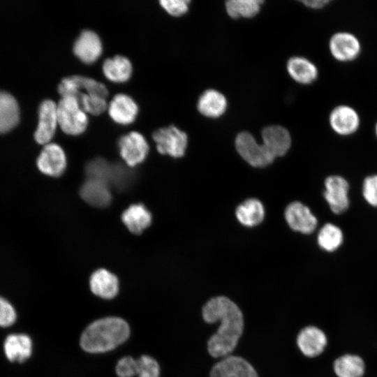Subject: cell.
<instances>
[{"instance_id":"obj_36","label":"cell","mask_w":377,"mask_h":377,"mask_svg":"<svg viewBox=\"0 0 377 377\" xmlns=\"http://www.w3.org/2000/svg\"><path fill=\"white\" fill-rule=\"evenodd\" d=\"M188 0H161V6L170 15L175 17L185 14L188 10Z\"/></svg>"},{"instance_id":"obj_28","label":"cell","mask_w":377,"mask_h":377,"mask_svg":"<svg viewBox=\"0 0 377 377\" xmlns=\"http://www.w3.org/2000/svg\"><path fill=\"white\" fill-rule=\"evenodd\" d=\"M344 239L342 230L337 225L327 223L318 231L317 242L319 247L327 252H334L339 249Z\"/></svg>"},{"instance_id":"obj_1","label":"cell","mask_w":377,"mask_h":377,"mask_svg":"<svg viewBox=\"0 0 377 377\" xmlns=\"http://www.w3.org/2000/svg\"><path fill=\"white\" fill-rule=\"evenodd\" d=\"M202 316L207 323L219 324L207 341L209 354L221 358L231 355L244 330V317L239 306L225 296H217L205 303Z\"/></svg>"},{"instance_id":"obj_35","label":"cell","mask_w":377,"mask_h":377,"mask_svg":"<svg viewBox=\"0 0 377 377\" xmlns=\"http://www.w3.org/2000/svg\"><path fill=\"white\" fill-rule=\"evenodd\" d=\"M362 194L368 205L377 207V174L367 176L364 179Z\"/></svg>"},{"instance_id":"obj_10","label":"cell","mask_w":377,"mask_h":377,"mask_svg":"<svg viewBox=\"0 0 377 377\" xmlns=\"http://www.w3.org/2000/svg\"><path fill=\"white\" fill-rule=\"evenodd\" d=\"M58 125L57 104L50 99L44 100L38 109V124L34 133L36 141L44 145L50 143Z\"/></svg>"},{"instance_id":"obj_33","label":"cell","mask_w":377,"mask_h":377,"mask_svg":"<svg viewBox=\"0 0 377 377\" xmlns=\"http://www.w3.org/2000/svg\"><path fill=\"white\" fill-rule=\"evenodd\" d=\"M58 91L64 96H73L77 98L82 94L80 85V75H71L61 80Z\"/></svg>"},{"instance_id":"obj_32","label":"cell","mask_w":377,"mask_h":377,"mask_svg":"<svg viewBox=\"0 0 377 377\" xmlns=\"http://www.w3.org/2000/svg\"><path fill=\"white\" fill-rule=\"evenodd\" d=\"M78 100L85 112L93 115L102 114L108 105L106 98L96 95L82 94Z\"/></svg>"},{"instance_id":"obj_40","label":"cell","mask_w":377,"mask_h":377,"mask_svg":"<svg viewBox=\"0 0 377 377\" xmlns=\"http://www.w3.org/2000/svg\"><path fill=\"white\" fill-rule=\"evenodd\" d=\"M374 131H375V135H376V136L377 138V121H376V122L375 124Z\"/></svg>"},{"instance_id":"obj_39","label":"cell","mask_w":377,"mask_h":377,"mask_svg":"<svg viewBox=\"0 0 377 377\" xmlns=\"http://www.w3.org/2000/svg\"><path fill=\"white\" fill-rule=\"evenodd\" d=\"M305 6L312 9H320L331 2L330 0H305L301 1Z\"/></svg>"},{"instance_id":"obj_19","label":"cell","mask_w":377,"mask_h":377,"mask_svg":"<svg viewBox=\"0 0 377 377\" xmlns=\"http://www.w3.org/2000/svg\"><path fill=\"white\" fill-rule=\"evenodd\" d=\"M89 285L91 292L103 299H112L119 291L117 277L105 269L95 271L90 277Z\"/></svg>"},{"instance_id":"obj_34","label":"cell","mask_w":377,"mask_h":377,"mask_svg":"<svg viewBox=\"0 0 377 377\" xmlns=\"http://www.w3.org/2000/svg\"><path fill=\"white\" fill-rule=\"evenodd\" d=\"M136 375L138 377H159L160 368L158 362L151 357L142 355L137 359Z\"/></svg>"},{"instance_id":"obj_6","label":"cell","mask_w":377,"mask_h":377,"mask_svg":"<svg viewBox=\"0 0 377 377\" xmlns=\"http://www.w3.org/2000/svg\"><path fill=\"white\" fill-rule=\"evenodd\" d=\"M328 48L332 57L340 62L355 60L362 51L359 38L348 31H339L329 39Z\"/></svg>"},{"instance_id":"obj_4","label":"cell","mask_w":377,"mask_h":377,"mask_svg":"<svg viewBox=\"0 0 377 377\" xmlns=\"http://www.w3.org/2000/svg\"><path fill=\"white\" fill-rule=\"evenodd\" d=\"M157 151L161 154L173 158L182 157L188 144L186 133L175 126H169L157 129L153 133Z\"/></svg>"},{"instance_id":"obj_16","label":"cell","mask_w":377,"mask_h":377,"mask_svg":"<svg viewBox=\"0 0 377 377\" xmlns=\"http://www.w3.org/2000/svg\"><path fill=\"white\" fill-rule=\"evenodd\" d=\"M296 341L300 350L308 357H315L321 354L327 343L325 334L316 326L302 329Z\"/></svg>"},{"instance_id":"obj_11","label":"cell","mask_w":377,"mask_h":377,"mask_svg":"<svg viewBox=\"0 0 377 377\" xmlns=\"http://www.w3.org/2000/svg\"><path fill=\"white\" fill-rule=\"evenodd\" d=\"M38 170L47 176L59 177L66 167V156L62 147L50 142L45 145L36 161Z\"/></svg>"},{"instance_id":"obj_9","label":"cell","mask_w":377,"mask_h":377,"mask_svg":"<svg viewBox=\"0 0 377 377\" xmlns=\"http://www.w3.org/2000/svg\"><path fill=\"white\" fill-rule=\"evenodd\" d=\"M118 147L121 157L129 168L142 163L149 152L145 137L137 131L129 132L120 138Z\"/></svg>"},{"instance_id":"obj_25","label":"cell","mask_w":377,"mask_h":377,"mask_svg":"<svg viewBox=\"0 0 377 377\" xmlns=\"http://www.w3.org/2000/svg\"><path fill=\"white\" fill-rule=\"evenodd\" d=\"M19 107L10 93L0 91V133L11 130L19 121Z\"/></svg>"},{"instance_id":"obj_30","label":"cell","mask_w":377,"mask_h":377,"mask_svg":"<svg viewBox=\"0 0 377 377\" xmlns=\"http://www.w3.org/2000/svg\"><path fill=\"white\" fill-rule=\"evenodd\" d=\"M134 179L133 173L121 164H112L108 184L117 190H124L129 186Z\"/></svg>"},{"instance_id":"obj_14","label":"cell","mask_w":377,"mask_h":377,"mask_svg":"<svg viewBox=\"0 0 377 377\" xmlns=\"http://www.w3.org/2000/svg\"><path fill=\"white\" fill-rule=\"evenodd\" d=\"M73 51L81 61L90 64L101 56L103 43L96 32L86 29L82 31L76 38Z\"/></svg>"},{"instance_id":"obj_13","label":"cell","mask_w":377,"mask_h":377,"mask_svg":"<svg viewBox=\"0 0 377 377\" xmlns=\"http://www.w3.org/2000/svg\"><path fill=\"white\" fill-rule=\"evenodd\" d=\"M285 219L292 230L306 235L314 232L318 224L311 209L300 202H293L287 206Z\"/></svg>"},{"instance_id":"obj_22","label":"cell","mask_w":377,"mask_h":377,"mask_svg":"<svg viewBox=\"0 0 377 377\" xmlns=\"http://www.w3.org/2000/svg\"><path fill=\"white\" fill-rule=\"evenodd\" d=\"M102 69L105 77L108 80L116 83L128 80L133 71L131 61L121 55L106 59L103 64Z\"/></svg>"},{"instance_id":"obj_26","label":"cell","mask_w":377,"mask_h":377,"mask_svg":"<svg viewBox=\"0 0 377 377\" xmlns=\"http://www.w3.org/2000/svg\"><path fill=\"white\" fill-rule=\"evenodd\" d=\"M236 216L244 226L253 227L260 224L265 217L263 205L258 200L251 198L245 200L236 209Z\"/></svg>"},{"instance_id":"obj_18","label":"cell","mask_w":377,"mask_h":377,"mask_svg":"<svg viewBox=\"0 0 377 377\" xmlns=\"http://www.w3.org/2000/svg\"><path fill=\"white\" fill-rule=\"evenodd\" d=\"M80 195L88 204L96 207L108 206L112 199L109 184L95 179L87 178L80 188Z\"/></svg>"},{"instance_id":"obj_38","label":"cell","mask_w":377,"mask_h":377,"mask_svg":"<svg viewBox=\"0 0 377 377\" xmlns=\"http://www.w3.org/2000/svg\"><path fill=\"white\" fill-rule=\"evenodd\" d=\"M137 359L126 356L120 359L116 365V373L119 377H133L136 374Z\"/></svg>"},{"instance_id":"obj_20","label":"cell","mask_w":377,"mask_h":377,"mask_svg":"<svg viewBox=\"0 0 377 377\" xmlns=\"http://www.w3.org/2000/svg\"><path fill=\"white\" fill-rule=\"evenodd\" d=\"M3 350L9 361L23 362L31 355L32 341L25 334H10L4 341Z\"/></svg>"},{"instance_id":"obj_23","label":"cell","mask_w":377,"mask_h":377,"mask_svg":"<svg viewBox=\"0 0 377 377\" xmlns=\"http://www.w3.org/2000/svg\"><path fill=\"white\" fill-rule=\"evenodd\" d=\"M198 110L207 117L217 118L226 110L227 100L225 96L215 89H207L200 96Z\"/></svg>"},{"instance_id":"obj_37","label":"cell","mask_w":377,"mask_h":377,"mask_svg":"<svg viewBox=\"0 0 377 377\" xmlns=\"http://www.w3.org/2000/svg\"><path fill=\"white\" fill-rule=\"evenodd\" d=\"M17 316L12 304L0 296V326L6 327L12 325Z\"/></svg>"},{"instance_id":"obj_17","label":"cell","mask_w":377,"mask_h":377,"mask_svg":"<svg viewBox=\"0 0 377 377\" xmlns=\"http://www.w3.org/2000/svg\"><path fill=\"white\" fill-rule=\"evenodd\" d=\"M263 144L275 158L286 154L291 145L288 131L279 125L269 126L262 131Z\"/></svg>"},{"instance_id":"obj_27","label":"cell","mask_w":377,"mask_h":377,"mask_svg":"<svg viewBox=\"0 0 377 377\" xmlns=\"http://www.w3.org/2000/svg\"><path fill=\"white\" fill-rule=\"evenodd\" d=\"M333 368L338 377H362L365 364L360 356L346 354L334 361Z\"/></svg>"},{"instance_id":"obj_12","label":"cell","mask_w":377,"mask_h":377,"mask_svg":"<svg viewBox=\"0 0 377 377\" xmlns=\"http://www.w3.org/2000/svg\"><path fill=\"white\" fill-rule=\"evenodd\" d=\"M209 377H259L253 367L243 357L228 355L212 368Z\"/></svg>"},{"instance_id":"obj_21","label":"cell","mask_w":377,"mask_h":377,"mask_svg":"<svg viewBox=\"0 0 377 377\" xmlns=\"http://www.w3.org/2000/svg\"><path fill=\"white\" fill-rule=\"evenodd\" d=\"M287 71L290 76L297 82L310 84L318 76V70L315 64L304 57H293L287 62Z\"/></svg>"},{"instance_id":"obj_5","label":"cell","mask_w":377,"mask_h":377,"mask_svg":"<svg viewBox=\"0 0 377 377\" xmlns=\"http://www.w3.org/2000/svg\"><path fill=\"white\" fill-rule=\"evenodd\" d=\"M323 197L331 212L339 215L346 212L350 207V184L341 175H332L325 178Z\"/></svg>"},{"instance_id":"obj_15","label":"cell","mask_w":377,"mask_h":377,"mask_svg":"<svg viewBox=\"0 0 377 377\" xmlns=\"http://www.w3.org/2000/svg\"><path fill=\"white\" fill-rule=\"evenodd\" d=\"M110 118L120 125H128L136 119L138 106L136 102L128 95L118 94L115 95L108 105Z\"/></svg>"},{"instance_id":"obj_8","label":"cell","mask_w":377,"mask_h":377,"mask_svg":"<svg viewBox=\"0 0 377 377\" xmlns=\"http://www.w3.org/2000/svg\"><path fill=\"white\" fill-rule=\"evenodd\" d=\"M328 121L330 128L336 134L349 136L360 128L361 118L355 108L347 104H339L330 111Z\"/></svg>"},{"instance_id":"obj_7","label":"cell","mask_w":377,"mask_h":377,"mask_svg":"<svg viewBox=\"0 0 377 377\" xmlns=\"http://www.w3.org/2000/svg\"><path fill=\"white\" fill-rule=\"evenodd\" d=\"M235 147L239 154L253 167H265L274 160L265 146L258 144L249 132H241L237 135Z\"/></svg>"},{"instance_id":"obj_24","label":"cell","mask_w":377,"mask_h":377,"mask_svg":"<svg viewBox=\"0 0 377 377\" xmlns=\"http://www.w3.org/2000/svg\"><path fill=\"white\" fill-rule=\"evenodd\" d=\"M121 220L130 232L142 233L151 223V214L142 204H134L126 209Z\"/></svg>"},{"instance_id":"obj_3","label":"cell","mask_w":377,"mask_h":377,"mask_svg":"<svg viewBox=\"0 0 377 377\" xmlns=\"http://www.w3.org/2000/svg\"><path fill=\"white\" fill-rule=\"evenodd\" d=\"M57 115L59 126L66 134L78 135L87 128V114L76 97H61L57 104Z\"/></svg>"},{"instance_id":"obj_2","label":"cell","mask_w":377,"mask_h":377,"mask_svg":"<svg viewBox=\"0 0 377 377\" xmlns=\"http://www.w3.org/2000/svg\"><path fill=\"white\" fill-rule=\"evenodd\" d=\"M129 334V326L124 319L103 318L86 327L80 337V346L88 353H105L125 342Z\"/></svg>"},{"instance_id":"obj_31","label":"cell","mask_w":377,"mask_h":377,"mask_svg":"<svg viewBox=\"0 0 377 377\" xmlns=\"http://www.w3.org/2000/svg\"><path fill=\"white\" fill-rule=\"evenodd\" d=\"M112 164L101 158H96L87 163L85 172L88 179L104 181L108 184Z\"/></svg>"},{"instance_id":"obj_29","label":"cell","mask_w":377,"mask_h":377,"mask_svg":"<svg viewBox=\"0 0 377 377\" xmlns=\"http://www.w3.org/2000/svg\"><path fill=\"white\" fill-rule=\"evenodd\" d=\"M263 2L261 0H230L226 2V8L232 18H250L258 13Z\"/></svg>"}]
</instances>
